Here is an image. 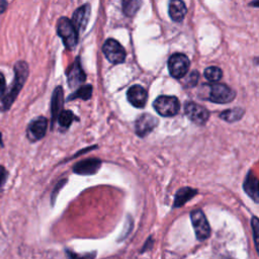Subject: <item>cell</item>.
Instances as JSON below:
<instances>
[{"label":"cell","mask_w":259,"mask_h":259,"mask_svg":"<svg viewBox=\"0 0 259 259\" xmlns=\"http://www.w3.org/2000/svg\"><path fill=\"white\" fill-rule=\"evenodd\" d=\"M14 78L8 91L1 99V110L7 111L16 100L19 92L24 86L26 79L29 75V67L25 61H17L13 66Z\"/></svg>","instance_id":"obj_1"},{"label":"cell","mask_w":259,"mask_h":259,"mask_svg":"<svg viewBox=\"0 0 259 259\" xmlns=\"http://www.w3.org/2000/svg\"><path fill=\"white\" fill-rule=\"evenodd\" d=\"M57 33L63 39L65 47L73 49L78 41V32L76 31L71 19L67 17L59 18L57 22Z\"/></svg>","instance_id":"obj_2"},{"label":"cell","mask_w":259,"mask_h":259,"mask_svg":"<svg viewBox=\"0 0 259 259\" xmlns=\"http://www.w3.org/2000/svg\"><path fill=\"white\" fill-rule=\"evenodd\" d=\"M153 107L162 116H173L178 113L180 105L179 100L175 96L162 95L156 98Z\"/></svg>","instance_id":"obj_3"},{"label":"cell","mask_w":259,"mask_h":259,"mask_svg":"<svg viewBox=\"0 0 259 259\" xmlns=\"http://www.w3.org/2000/svg\"><path fill=\"white\" fill-rule=\"evenodd\" d=\"M190 220L198 241H204L210 236V227L204 212L201 209H196L190 212Z\"/></svg>","instance_id":"obj_4"},{"label":"cell","mask_w":259,"mask_h":259,"mask_svg":"<svg viewBox=\"0 0 259 259\" xmlns=\"http://www.w3.org/2000/svg\"><path fill=\"white\" fill-rule=\"evenodd\" d=\"M189 59L181 53L173 54L168 60V70L172 77L176 79L183 78L189 69Z\"/></svg>","instance_id":"obj_5"},{"label":"cell","mask_w":259,"mask_h":259,"mask_svg":"<svg viewBox=\"0 0 259 259\" xmlns=\"http://www.w3.org/2000/svg\"><path fill=\"white\" fill-rule=\"evenodd\" d=\"M102 52L106 59L112 64H120L125 60L126 54L123 47L113 38H108L103 44Z\"/></svg>","instance_id":"obj_6"},{"label":"cell","mask_w":259,"mask_h":259,"mask_svg":"<svg viewBox=\"0 0 259 259\" xmlns=\"http://www.w3.org/2000/svg\"><path fill=\"white\" fill-rule=\"evenodd\" d=\"M236 92L226 84L213 83L209 87V98L214 103H229L234 100Z\"/></svg>","instance_id":"obj_7"},{"label":"cell","mask_w":259,"mask_h":259,"mask_svg":"<svg viewBox=\"0 0 259 259\" xmlns=\"http://www.w3.org/2000/svg\"><path fill=\"white\" fill-rule=\"evenodd\" d=\"M48 119L45 116H37L33 118L26 127V138L30 142H37L41 140L47 133Z\"/></svg>","instance_id":"obj_8"},{"label":"cell","mask_w":259,"mask_h":259,"mask_svg":"<svg viewBox=\"0 0 259 259\" xmlns=\"http://www.w3.org/2000/svg\"><path fill=\"white\" fill-rule=\"evenodd\" d=\"M184 110L186 116L196 124H204L209 117V112L205 107L191 101L185 104Z\"/></svg>","instance_id":"obj_9"},{"label":"cell","mask_w":259,"mask_h":259,"mask_svg":"<svg viewBox=\"0 0 259 259\" xmlns=\"http://www.w3.org/2000/svg\"><path fill=\"white\" fill-rule=\"evenodd\" d=\"M158 124V119L150 113H144L136 120V134L143 138L151 133Z\"/></svg>","instance_id":"obj_10"},{"label":"cell","mask_w":259,"mask_h":259,"mask_svg":"<svg viewBox=\"0 0 259 259\" xmlns=\"http://www.w3.org/2000/svg\"><path fill=\"white\" fill-rule=\"evenodd\" d=\"M126 97L133 106L142 108L146 105L148 94L146 89L141 85H133L127 89Z\"/></svg>","instance_id":"obj_11"},{"label":"cell","mask_w":259,"mask_h":259,"mask_svg":"<svg viewBox=\"0 0 259 259\" xmlns=\"http://www.w3.org/2000/svg\"><path fill=\"white\" fill-rule=\"evenodd\" d=\"M67 78H68V84L71 88H75L85 81L86 75L81 67L79 58L75 60V62L72 64V66L68 70Z\"/></svg>","instance_id":"obj_12"},{"label":"cell","mask_w":259,"mask_h":259,"mask_svg":"<svg viewBox=\"0 0 259 259\" xmlns=\"http://www.w3.org/2000/svg\"><path fill=\"white\" fill-rule=\"evenodd\" d=\"M89 15H90L89 4H84L75 10V12L73 13V19L71 21L77 32H80V31L82 32L85 29L89 20Z\"/></svg>","instance_id":"obj_13"},{"label":"cell","mask_w":259,"mask_h":259,"mask_svg":"<svg viewBox=\"0 0 259 259\" xmlns=\"http://www.w3.org/2000/svg\"><path fill=\"white\" fill-rule=\"evenodd\" d=\"M101 161L96 158H89L76 163L73 167V171L81 175H91L98 171Z\"/></svg>","instance_id":"obj_14"},{"label":"cell","mask_w":259,"mask_h":259,"mask_svg":"<svg viewBox=\"0 0 259 259\" xmlns=\"http://www.w3.org/2000/svg\"><path fill=\"white\" fill-rule=\"evenodd\" d=\"M64 103V95H63V89L61 86L56 87V89L53 92L52 100H51V114H52V127L54 123L57 120L58 115L61 112L62 106Z\"/></svg>","instance_id":"obj_15"},{"label":"cell","mask_w":259,"mask_h":259,"mask_svg":"<svg viewBox=\"0 0 259 259\" xmlns=\"http://www.w3.org/2000/svg\"><path fill=\"white\" fill-rule=\"evenodd\" d=\"M186 12H187V8L183 1H180V0L170 1L169 15L173 21H176V22L182 21Z\"/></svg>","instance_id":"obj_16"},{"label":"cell","mask_w":259,"mask_h":259,"mask_svg":"<svg viewBox=\"0 0 259 259\" xmlns=\"http://www.w3.org/2000/svg\"><path fill=\"white\" fill-rule=\"evenodd\" d=\"M245 192L257 203L258 202V180L252 171H250L243 184Z\"/></svg>","instance_id":"obj_17"},{"label":"cell","mask_w":259,"mask_h":259,"mask_svg":"<svg viewBox=\"0 0 259 259\" xmlns=\"http://www.w3.org/2000/svg\"><path fill=\"white\" fill-rule=\"evenodd\" d=\"M197 193V190L190 188V187H183L180 188L176 194H175V198H174V207H180L182 206L185 202H187L188 200H190L193 196H195Z\"/></svg>","instance_id":"obj_18"},{"label":"cell","mask_w":259,"mask_h":259,"mask_svg":"<svg viewBox=\"0 0 259 259\" xmlns=\"http://www.w3.org/2000/svg\"><path fill=\"white\" fill-rule=\"evenodd\" d=\"M243 115H244V110L240 107H235V108L224 110L221 113L220 117L228 122H234V121L240 120Z\"/></svg>","instance_id":"obj_19"},{"label":"cell","mask_w":259,"mask_h":259,"mask_svg":"<svg viewBox=\"0 0 259 259\" xmlns=\"http://www.w3.org/2000/svg\"><path fill=\"white\" fill-rule=\"evenodd\" d=\"M92 95V86L87 84V85H83L81 87H79V89H77L73 94L69 95V97L67 98V100H72V99H76V98H81L83 100H87L91 97Z\"/></svg>","instance_id":"obj_20"},{"label":"cell","mask_w":259,"mask_h":259,"mask_svg":"<svg viewBox=\"0 0 259 259\" xmlns=\"http://www.w3.org/2000/svg\"><path fill=\"white\" fill-rule=\"evenodd\" d=\"M62 128H68L74 119V114L71 110H62L57 117Z\"/></svg>","instance_id":"obj_21"},{"label":"cell","mask_w":259,"mask_h":259,"mask_svg":"<svg viewBox=\"0 0 259 259\" xmlns=\"http://www.w3.org/2000/svg\"><path fill=\"white\" fill-rule=\"evenodd\" d=\"M142 2L138 0H130V1H123L122 2V9L125 15L127 16H134L136 12L139 10Z\"/></svg>","instance_id":"obj_22"},{"label":"cell","mask_w":259,"mask_h":259,"mask_svg":"<svg viewBox=\"0 0 259 259\" xmlns=\"http://www.w3.org/2000/svg\"><path fill=\"white\" fill-rule=\"evenodd\" d=\"M204 77L210 82H217L223 77V72L219 67H208L204 70Z\"/></svg>","instance_id":"obj_23"},{"label":"cell","mask_w":259,"mask_h":259,"mask_svg":"<svg viewBox=\"0 0 259 259\" xmlns=\"http://www.w3.org/2000/svg\"><path fill=\"white\" fill-rule=\"evenodd\" d=\"M251 228L253 231V239L256 252L258 253V239H259V221L257 217H253L251 220Z\"/></svg>","instance_id":"obj_24"},{"label":"cell","mask_w":259,"mask_h":259,"mask_svg":"<svg viewBox=\"0 0 259 259\" xmlns=\"http://www.w3.org/2000/svg\"><path fill=\"white\" fill-rule=\"evenodd\" d=\"M66 253H67V256L70 259H94L95 255H96L95 251L89 252V253H84V254H78V253L73 252L69 249L66 250Z\"/></svg>","instance_id":"obj_25"},{"label":"cell","mask_w":259,"mask_h":259,"mask_svg":"<svg viewBox=\"0 0 259 259\" xmlns=\"http://www.w3.org/2000/svg\"><path fill=\"white\" fill-rule=\"evenodd\" d=\"M198 77H199V74L197 71H193L191 72L187 77H186V85L188 87H192L194 85H196L197 81H198Z\"/></svg>","instance_id":"obj_26"},{"label":"cell","mask_w":259,"mask_h":259,"mask_svg":"<svg viewBox=\"0 0 259 259\" xmlns=\"http://www.w3.org/2000/svg\"><path fill=\"white\" fill-rule=\"evenodd\" d=\"M8 175H9V173L6 170V168L3 165H0V193L3 189V186L5 185V183L7 181Z\"/></svg>","instance_id":"obj_27"},{"label":"cell","mask_w":259,"mask_h":259,"mask_svg":"<svg viewBox=\"0 0 259 259\" xmlns=\"http://www.w3.org/2000/svg\"><path fill=\"white\" fill-rule=\"evenodd\" d=\"M6 93V80L4 74L0 71V99L5 95Z\"/></svg>","instance_id":"obj_28"},{"label":"cell","mask_w":259,"mask_h":259,"mask_svg":"<svg viewBox=\"0 0 259 259\" xmlns=\"http://www.w3.org/2000/svg\"><path fill=\"white\" fill-rule=\"evenodd\" d=\"M8 6V2L5 1V0H0V15L6 10Z\"/></svg>","instance_id":"obj_29"},{"label":"cell","mask_w":259,"mask_h":259,"mask_svg":"<svg viewBox=\"0 0 259 259\" xmlns=\"http://www.w3.org/2000/svg\"><path fill=\"white\" fill-rule=\"evenodd\" d=\"M152 245H153V240H152V238L150 237L149 239H148V241H147V243L144 245V248L142 249V251L141 252H144V251H147L148 249H150L151 247H152Z\"/></svg>","instance_id":"obj_30"},{"label":"cell","mask_w":259,"mask_h":259,"mask_svg":"<svg viewBox=\"0 0 259 259\" xmlns=\"http://www.w3.org/2000/svg\"><path fill=\"white\" fill-rule=\"evenodd\" d=\"M4 148V143H3V140H2V133L0 132V149Z\"/></svg>","instance_id":"obj_31"},{"label":"cell","mask_w":259,"mask_h":259,"mask_svg":"<svg viewBox=\"0 0 259 259\" xmlns=\"http://www.w3.org/2000/svg\"><path fill=\"white\" fill-rule=\"evenodd\" d=\"M225 259H233V258H225Z\"/></svg>","instance_id":"obj_32"}]
</instances>
